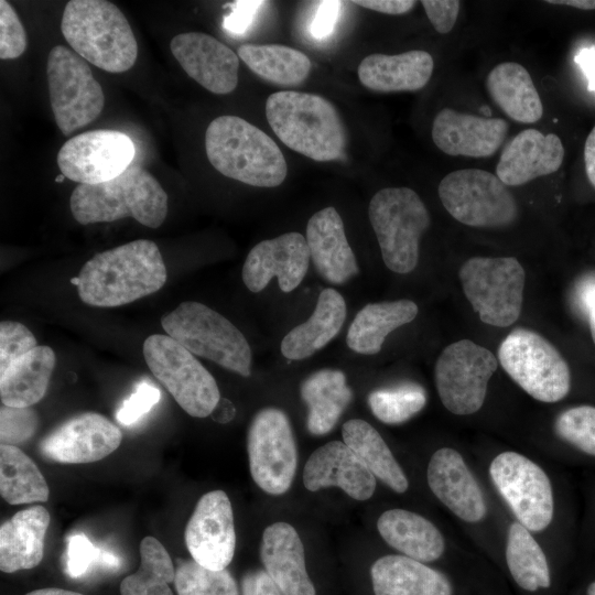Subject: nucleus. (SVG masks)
<instances>
[{
    "label": "nucleus",
    "mask_w": 595,
    "mask_h": 595,
    "mask_svg": "<svg viewBox=\"0 0 595 595\" xmlns=\"http://www.w3.org/2000/svg\"><path fill=\"white\" fill-rule=\"evenodd\" d=\"M171 52L185 73L214 94H229L238 84L239 57L214 36L202 32L175 35Z\"/></svg>",
    "instance_id": "aec40b11"
},
{
    "label": "nucleus",
    "mask_w": 595,
    "mask_h": 595,
    "mask_svg": "<svg viewBox=\"0 0 595 595\" xmlns=\"http://www.w3.org/2000/svg\"><path fill=\"white\" fill-rule=\"evenodd\" d=\"M363 8L374 10L380 13L399 15L411 11L416 1L412 0H359L353 1Z\"/></svg>",
    "instance_id": "6e6d98bb"
},
{
    "label": "nucleus",
    "mask_w": 595,
    "mask_h": 595,
    "mask_svg": "<svg viewBox=\"0 0 595 595\" xmlns=\"http://www.w3.org/2000/svg\"><path fill=\"white\" fill-rule=\"evenodd\" d=\"M249 469L253 482L264 493L285 494L298 467V448L288 415L267 407L252 418L247 435Z\"/></svg>",
    "instance_id": "ddd939ff"
},
{
    "label": "nucleus",
    "mask_w": 595,
    "mask_h": 595,
    "mask_svg": "<svg viewBox=\"0 0 595 595\" xmlns=\"http://www.w3.org/2000/svg\"><path fill=\"white\" fill-rule=\"evenodd\" d=\"M554 429L561 439L595 456V407L565 410L556 418Z\"/></svg>",
    "instance_id": "37998d69"
},
{
    "label": "nucleus",
    "mask_w": 595,
    "mask_h": 595,
    "mask_svg": "<svg viewBox=\"0 0 595 595\" xmlns=\"http://www.w3.org/2000/svg\"><path fill=\"white\" fill-rule=\"evenodd\" d=\"M434 68L433 57L422 50L396 55L370 54L358 66L360 83L375 91H413L423 88Z\"/></svg>",
    "instance_id": "cd10ccee"
},
{
    "label": "nucleus",
    "mask_w": 595,
    "mask_h": 595,
    "mask_svg": "<svg viewBox=\"0 0 595 595\" xmlns=\"http://www.w3.org/2000/svg\"><path fill=\"white\" fill-rule=\"evenodd\" d=\"M368 216L386 267L409 273L419 261L420 239L430 227V213L409 187H387L369 202Z\"/></svg>",
    "instance_id": "0eeeda50"
},
{
    "label": "nucleus",
    "mask_w": 595,
    "mask_h": 595,
    "mask_svg": "<svg viewBox=\"0 0 595 595\" xmlns=\"http://www.w3.org/2000/svg\"><path fill=\"white\" fill-rule=\"evenodd\" d=\"M489 473L523 527L529 531H541L550 524L553 518L552 487L540 466L516 452H504L493 459Z\"/></svg>",
    "instance_id": "2eb2a0df"
},
{
    "label": "nucleus",
    "mask_w": 595,
    "mask_h": 595,
    "mask_svg": "<svg viewBox=\"0 0 595 595\" xmlns=\"http://www.w3.org/2000/svg\"><path fill=\"white\" fill-rule=\"evenodd\" d=\"M501 118H486L444 108L432 123V140L452 156L487 158L497 152L508 132Z\"/></svg>",
    "instance_id": "412c9836"
},
{
    "label": "nucleus",
    "mask_w": 595,
    "mask_h": 595,
    "mask_svg": "<svg viewBox=\"0 0 595 595\" xmlns=\"http://www.w3.org/2000/svg\"><path fill=\"white\" fill-rule=\"evenodd\" d=\"M82 225L132 217L149 228L160 227L167 215V194L158 180L139 165L98 184H79L69 201Z\"/></svg>",
    "instance_id": "20e7f679"
},
{
    "label": "nucleus",
    "mask_w": 595,
    "mask_h": 595,
    "mask_svg": "<svg viewBox=\"0 0 595 595\" xmlns=\"http://www.w3.org/2000/svg\"><path fill=\"white\" fill-rule=\"evenodd\" d=\"M428 484L436 498L462 520L477 522L485 517L480 487L457 451L443 447L432 455Z\"/></svg>",
    "instance_id": "b1692460"
},
{
    "label": "nucleus",
    "mask_w": 595,
    "mask_h": 595,
    "mask_svg": "<svg viewBox=\"0 0 595 595\" xmlns=\"http://www.w3.org/2000/svg\"><path fill=\"white\" fill-rule=\"evenodd\" d=\"M375 595H452L441 572L405 555H385L370 569Z\"/></svg>",
    "instance_id": "c85d7f7f"
},
{
    "label": "nucleus",
    "mask_w": 595,
    "mask_h": 595,
    "mask_svg": "<svg viewBox=\"0 0 595 595\" xmlns=\"http://www.w3.org/2000/svg\"><path fill=\"white\" fill-rule=\"evenodd\" d=\"M136 147L118 130H89L68 139L57 153L61 173L79 184H98L120 175L132 163Z\"/></svg>",
    "instance_id": "dca6fc26"
},
{
    "label": "nucleus",
    "mask_w": 595,
    "mask_h": 595,
    "mask_svg": "<svg viewBox=\"0 0 595 595\" xmlns=\"http://www.w3.org/2000/svg\"><path fill=\"white\" fill-rule=\"evenodd\" d=\"M266 116L275 136L290 149L314 161L339 159L346 132L334 105L324 97L281 90L266 102Z\"/></svg>",
    "instance_id": "7ed1b4c3"
},
{
    "label": "nucleus",
    "mask_w": 595,
    "mask_h": 595,
    "mask_svg": "<svg viewBox=\"0 0 595 595\" xmlns=\"http://www.w3.org/2000/svg\"><path fill=\"white\" fill-rule=\"evenodd\" d=\"M37 345L33 333L22 323L3 321L0 324V371Z\"/></svg>",
    "instance_id": "a18cd8bd"
},
{
    "label": "nucleus",
    "mask_w": 595,
    "mask_h": 595,
    "mask_svg": "<svg viewBox=\"0 0 595 595\" xmlns=\"http://www.w3.org/2000/svg\"><path fill=\"white\" fill-rule=\"evenodd\" d=\"M205 149L220 174L257 187H275L288 174L278 144L261 129L237 116H220L207 127Z\"/></svg>",
    "instance_id": "f03ea898"
},
{
    "label": "nucleus",
    "mask_w": 595,
    "mask_h": 595,
    "mask_svg": "<svg viewBox=\"0 0 595 595\" xmlns=\"http://www.w3.org/2000/svg\"><path fill=\"white\" fill-rule=\"evenodd\" d=\"M306 242L315 269L327 282L343 284L358 274L357 259L334 207H325L309 219Z\"/></svg>",
    "instance_id": "393cba45"
},
{
    "label": "nucleus",
    "mask_w": 595,
    "mask_h": 595,
    "mask_svg": "<svg viewBox=\"0 0 595 595\" xmlns=\"http://www.w3.org/2000/svg\"><path fill=\"white\" fill-rule=\"evenodd\" d=\"M0 494L10 505L44 502L50 489L41 470L18 446H0Z\"/></svg>",
    "instance_id": "4c0bfd02"
},
{
    "label": "nucleus",
    "mask_w": 595,
    "mask_h": 595,
    "mask_svg": "<svg viewBox=\"0 0 595 595\" xmlns=\"http://www.w3.org/2000/svg\"><path fill=\"white\" fill-rule=\"evenodd\" d=\"M161 398L160 390L151 383H139L131 396L123 401L117 412V420L123 425H131L148 413Z\"/></svg>",
    "instance_id": "09e8293b"
},
{
    "label": "nucleus",
    "mask_w": 595,
    "mask_h": 595,
    "mask_svg": "<svg viewBox=\"0 0 595 595\" xmlns=\"http://www.w3.org/2000/svg\"><path fill=\"white\" fill-rule=\"evenodd\" d=\"M458 278L482 322L506 327L519 318L526 272L516 258H469L461 266Z\"/></svg>",
    "instance_id": "6e6552de"
},
{
    "label": "nucleus",
    "mask_w": 595,
    "mask_h": 595,
    "mask_svg": "<svg viewBox=\"0 0 595 595\" xmlns=\"http://www.w3.org/2000/svg\"><path fill=\"white\" fill-rule=\"evenodd\" d=\"M166 277L156 244L138 239L96 253L72 282L84 303L116 307L159 291Z\"/></svg>",
    "instance_id": "f257e3e1"
},
{
    "label": "nucleus",
    "mask_w": 595,
    "mask_h": 595,
    "mask_svg": "<svg viewBox=\"0 0 595 595\" xmlns=\"http://www.w3.org/2000/svg\"><path fill=\"white\" fill-rule=\"evenodd\" d=\"M426 17L436 32L446 34L455 25L461 2L456 0H422Z\"/></svg>",
    "instance_id": "8fccbe9b"
},
{
    "label": "nucleus",
    "mask_w": 595,
    "mask_h": 595,
    "mask_svg": "<svg viewBox=\"0 0 595 595\" xmlns=\"http://www.w3.org/2000/svg\"><path fill=\"white\" fill-rule=\"evenodd\" d=\"M588 80V90L595 93V50L585 47L574 57Z\"/></svg>",
    "instance_id": "4d7b16f0"
},
{
    "label": "nucleus",
    "mask_w": 595,
    "mask_h": 595,
    "mask_svg": "<svg viewBox=\"0 0 595 595\" xmlns=\"http://www.w3.org/2000/svg\"><path fill=\"white\" fill-rule=\"evenodd\" d=\"M238 57L262 79L280 85L296 86L310 74V58L295 48L279 44H244Z\"/></svg>",
    "instance_id": "e433bc0d"
},
{
    "label": "nucleus",
    "mask_w": 595,
    "mask_h": 595,
    "mask_svg": "<svg viewBox=\"0 0 595 595\" xmlns=\"http://www.w3.org/2000/svg\"><path fill=\"white\" fill-rule=\"evenodd\" d=\"M426 403L424 389L416 383H402L369 393L372 414L383 423L399 424L420 412Z\"/></svg>",
    "instance_id": "a19ab883"
},
{
    "label": "nucleus",
    "mask_w": 595,
    "mask_h": 595,
    "mask_svg": "<svg viewBox=\"0 0 595 595\" xmlns=\"http://www.w3.org/2000/svg\"><path fill=\"white\" fill-rule=\"evenodd\" d=\"M574 304L587 317L595 344V275H588L578 282L574 293Z\"/></svg>",
    "instance_id": "864d4df0"
},
{
    "label": "nucleus",
    "mask_w": 595,
    "mask_h": 595,
    "mask_svg": "<svg viewBox=\"0 0 595 595\" xmlns=\"http://www.w3.org/2000/svg\"><path fill=\"white\" fill-rule=\"evenodd\" d=\"M241 595H283L266 570L247 572L241 578Z\"/></svg>",
    "instance_id": "5fc2aeb1"
},
{
    "label": "nucleus",
    "mask_w": 595,
    "mask_h": 595,
    "mask_svg": "<svg viewBox=\"0 0 595 595\" xmlns=\"http://www.w3.org/2000/svg\"><path fill=\"white\" fill-rule=\"evenodd\" d=\"M210 416L219 423H227L235 416V408L229 400L220 398Z\"/></svg>",
    "instance_id": "bf43d9fd"
},
{
    "label": "nucleus",
    "mask_w": 595,
    "mask_h": 595,
    "mask_svg": "<svg viewBox=\"0 0 595 595\" xmlns=\"http://www.w3.org/2000/svg\"><path fill=\"white\" fill-rule=\"evenodd\" d=\"M377 529L392 548L413 560L432 562L444 552L442 533L426 518L405 509H390L380 515Z\"/></svg>",
    "instance_id": "7c9ffc66"
},
{
    "label": "nucleus",
    "mask_w": 595,
    "mask_h": 595,
    "mask_svg": "<svg viewBox=\"0 0 595 595\" xmlns=\"http://www.w3.org/2000/svg\"><path fill=\"white\" fill-rule=\"evenodd\" d=\"M144 360L154 377L191 416L206 418L220 400L212 374L169 335L153 334L143 343Z\"/></svg>",
    "instance_id": "9d476101"
},
{
    "label": "nucleus",
    "mask_w": 595,
    "mask_h": 595,
    "mask_svg": "<svg viewBox=\"0 0 595 595\" xmlns=\"http://www.w3.org/2000/svg\"><path fill=\"white\" fill-rule=\"evenodd\" d=\"M506 560L511 576L526 591L550 586V571L545 554L529 530L513 522L508 530Z\"/></svg>",
    "instance_id": "58836bf2"
},
{
    "label": "nucleus",
    "mask_w": 595,
    "mask_h": 595,
    "mask_svg": "<svg viewBox=\"0 0 595 595\" xmlns=\"http://www.w3.org/2000/svg\"><path fill=\"white\" fill-rule=\"evenodd\" d=\"M303 485L310 491L338 487L353 499L364 501L374 495L376 477L344 442L331 441L310 455Z\"/></svg>",
    "instance_id": "4be33fe9"
},
{
    "label": "nucleus",
    "mask_w": 595,
    "mask_h": 595,
    "mask_svg": "<svg viewBox=\"0 0 595 595\" xmlns=\"http://www.w3.org/2000/svg\"><path fill=\"white\" fill-rule=\"evenodd\" d=\"M166 334L193 355L249 377L252 353L244 334L207 305L186 301L161 318Z\"/></svg>",
    "instance_id": "423d86ee"
},
{
    "label": "nucleus",
    "mask_w": 595,
    "mask_h": 595,
    "mask_svg": "<svg viewBox=\"0 0 595 595\" xmlns=\"http://www.w3.org/2000/svg\"><path fill=\"white\" fill-rule=\"evenodd\" d=\"M264 3V1H236L231 6V12L224 18V28L232 34H244Z\"/></svg>",
    "instance_id": "603ef678"
},
{
    "label": "nucleus",
    "mask_w": 595,
    "mask_h": 595,
    "mask_svg": "<svg viewBox=\"0 0 595 595\" xmlns=\"http://www.w3.org/2000/svg\"><path fill=\"white\" fill-rule=\"evenodd\" d=\"M316 11L310 23V34L317 41L329 37L339 18L343 2L336 0L316 3Z\"/></svg>",
    "instance_id": "3c124183"
},
{
    "label": "nucleus",
    "mask_w": 595,
    "mask_h": 595,
    "mask_svg": "<svg viewBox=\"0 0 595 595\" xmlns=\"http://www.w3.org/2000/svg\"><path fill=\"white\" fill-rule=\"evenodd\" d=\"M122 440L120 429L97 412L74 415L50 433L39 444L47 459L63 464H86L100 461L115 452Z\"/></svg>",
    "instance_id": "a211bd4d"
},
{
    "label": "nucleus",
    "mask_w": 595,
    "mask_h": 595,
    "mask_svg": "<svg viewBox=\"0 0 595 595\" xmlns=\"http://www.w3.org/2000/svg\"><path fill=\"white\" fill-rule=\"evenodd\" d=\"M547 3L569 6L581 10H594L595 0H548Z\"/></svg>",
    "instance_id": "052dcab7"
},
{
    "label": "nucleus",
    "mask_w": 595,
    "mask_h": 595,
    "mask_svg": "<svg viewBox=\"0 0 595 595\" xmlns=\"http://www.w3.org/2000/svg\"><path fill=\"white\" fill-rule=\"evenodd\" d=\"M343 442L368 469L396 493L408 489V479L379 432L361 419H351L342 426Z\"/></svg>",
    "instance_id": "c9c22d12"
},
{
    "label": "nucleus",
    "mask_w": 595,
    "mask_h": 595,
    "mask_svg": "<svg viewBox=\"0 0 595 595\" xmlns=\"http://www.w3.org/2000/svg\"><path fill=\"white\" fill-rule=\"evenodd\" d=\"M56 363L54 350L36 346L0 371L2 404L26 408L45 396Z\"/></svg>",
    "instance_id": "2f4dec72"
},
{
    "label": "nucleus",
    "mask_w": 595,
    "mask_h": 595,
    "mask_svg": "<svg viewBox=\"0 0 595 595\" xmlns=\"http://www.w3.org/2000/svg\"><path fill=\"white\" fill-rule=\"evenodd\" d=\"M46 72L51 108L64 136L89 125L101 113L102 88L82 56L56 45L48 53Z\"/></svg>",
    "instance_id": "f8f14e48"
},
{
    "label": "nucleus",
    "mask_w": 595,
    "mask_h": 595,
    "mask_svg": "<svg viewBox=\"0 0 595 595\" xmlns=\"http://www.w3.org/2000/svg\"><path fill=\"white\" fill-rule=\"evenodd\" d=\"M64 178H65V176L61 173V174L55 178V181L61 183V182H63Z\"/></svg>",
    "instance_id": "0e129e2a"
},
{
    "label": "nucleus",
    "mask_w": 595,
    "mask_h": 595,
    "mask_svg": "<svg viewBox=\"0 0 595 595\" xmlns=\"http://www.w3.org/2000/svg\"><path fill=\"white\" fill-rule=\"evenodd\" d=\"M584 163L587 178L595 187V126L588 133L585 141Z\"/></svg>",
    "instance_id": "13d9d810"
},
{
    "label": "nucleus",
    "mask_w": 595,
    "mask_h": 595,
    "mask_svg": "<svg viewBox=\"0 0 595 595\" xmlns=\"http://www.w3.org/2000/svg\"><path fill=\"white\" fill-rule=\"evenodd\" d=\"M28 46L25 30L12 8L6 1H0V58L14 60L21 56Z\"/></svg>",
    "instance_id": "49530a36"
},
{
    "label": "nucleus",
    "mask_w": 595,
    "mask_h": 595,
    "mask_svg": "<svg viewBox=\"0 0 595 595\" xmlns=\"http://www.w3.org/2000/svg\"><path fill=\"white\" fill-rule=\"evenodd\" d=\"M260 559L283 595H316L306 571L302 540L290 523L274 522L264 529Z\"/></svg>",
    "instance_id": "a878e982"
},
{
    "label": "nucleus",
    "mask_w": 595,
    "mask_h": 595,
    "mask_svg": "<svg viewBox=\"0 0 595 595\" xmlns=\"http://www.w3.org/2000/svg\"><path fill=\"white\" fill-rule=\"evenodd\" d=\"M437 192L448 214L469 227H505L518 218V203L508 186L485 170L453 171L442 178Z\"/></svg>",
    "instance_id": "9b49d317"
},
{
    "label": "nucleus",
    "mask_w": 595,
    "mask_h": 595,
    "mask_svg": "<svg viewBox=\"0 0 595 595\" xmlns=\"http://www.w3.org/2000/svg\"><path fill=\"white\" fill-rule=\"evenodd\" d=\"M587 595H595V582H593L587 588Z\"/></svg>",
    "instance_id": "e2e57ef3"
},
{
    "label": "nucleus",
    "mask_w": 595,
    "mask_h": 595,
    "mask_svg": "<svg viewBox=\"0 0 595 595\" xmlns=\"http://www.w3.org/2000/svg\"><path fill=\"white\" fill-rule=\"evenodd\" d=\"M140 558L139 569L121 581L120 595H173L170 584L175 570L164 545L154 537H144Z\"/></svg>",
    "instance_id": "ea45409f"
},
{
    "label": "nucleus",
    "mask_w": 595,
    "mask_h": 595,
    "mask_svg": "<svg viewBox=\"0 0 595 595\" xmlns=\"http://www.w3.org/2000/svg\"><path fill=\"white\" fill-rule=\"evenodd\" d=\"M104 550L96 548L84 534L71 536L66 549V573L79 577L95 563L102 565Z\"/></svg>",
    "instance_id": "de8ad7c7"
},
{
    "label": "nucleus",
    "mask_w": 595,
    "mask_h": 595,
    "mask_svg": "<svg viewBox=\"0 0 595 595\" xmlns=\"http://www.w3.org/2000/svg\"><path fill=\"white\" fill-rule=\"evenodd\" d=\"M494 102L512 120L534 123L543 116V105L529 72L519 63L495 66L486 78Z\"/></svg>",
    "instance_id": "473e14b6"
},
{
    "label": "nucleus",
    "mask_w": 595,
    "mask_h": 595,
    "mask_svg": "<svg viewBox=\"0 0 595 595\" xmlns=\"http://www.w3.org/2000/svg\"><path fill=\"white\" fill-rule=\"evenodd\" d=\"M498 359L510 378L542 402H556L570 391L571 372L560 351L540 334L523 327L501 342Z\"/></svg>",
    "instance_id": "1a4fd4ad"
},
{
    "label": "nucleus",
    "mask_w": 595,
    "mask_h": 595,
    "mask_svg": "<svg viewBox=\"0 0 595 595\" xmlns=\"http://www.w3.org/2000/svg\"><path fill=\"white\" fill-rule=\"evenodd\" d=\"M418 312V305L405 299L368 303L353 320L346 344L355 353L375 355L380 351L387 335L413 321Z\"/></svg>",
    "instance_id": "f704fd0d"
},
{
    "label": "nucleus",
    "mask_w": 595,
    "mask_h": 595,
    "mask_svg": "<svg viewBox=\"0 0 595 595\" xmlns=\"http://www.w3.org/2000/svg\"><path fill=\"white\" fill-rule=\"evenodd\" d=\"M300 392L309 409L307 431L316 436L334 429L353 397L345 374L328 368L310 375L302 382Z\"/></svg>",
    "instance_id": "72a5a7b5"
},
{
    "label": "nucleus",
    "mask_w": 595,
    "mask_h": 595,
    "mask_svg": "<svg viewBox=\"0 0 595 595\" xmlns=\"http://www.w3.org/2000/svg\"><path fill=\"white\" fill-rule=\"evenodd\" d=\"M25 595H83L80 593L63 589V588H55V587H47V588H40L32 592H29Z\"/></svg>",
    "instance_id": "680f3d73"
},
{
    "label": "nucleus",
    "mask_w": 595,
    "mask_h": 595,
    "mask_svg": "<svg viewBox=\"0 0 595 595\" xmlns=\"http://www.w3.org/2000/svg\"><path fill=\"white\" fill-rule=\"evenodd\" d=\"M174 585L177 595H240L227 569L213 571L194 560H177Z\"/></svg>",
    "instance_id": "79ce46f5"
},
{
    "label": "nucleus",
    "mask_w": 595,
    "mask_h": 595,
    "mask_svg": "<svg viewBox=\"0 0 595 595\" xmlns=\"http://www.w3.org/2000/svg\"><path fill=\"white\" fill-rule=\"evenodd\" d=\"M346 318V303L335 289H324L307 321L296 325L282 339V355L292 360L309 358L329 343Z\"/></svg>",
    "instance_id": "c756f323"
},
{
    "label": "nucleus",
    "mask_w": 595,
    "mask_h": 595,
    "mask_svg": "<svg viewBox=\"0 0 595 595\" xmlns=\"http://www.w3.org/2000/svg\"><path fill=\"white\" fill-rule=\"evenodd\" d=\"M61 31L75 53L106 72H127L137 61L138 44L133 31L112 2L68 1Z\"/></svg>",
    "instance_id": "39448f33"
},
{
    "label": "nucleus",
    "mask_w": 595,
    "mask_h": 595,
    "mask_svg": "<svg viewBox=\"0 0 595 595\" xmlns=\"http://www.w3.org/2000/svg\"><path fill=\"white\" fill-rule=\"evenodd\" d=\"M48 510L40 505L15 512L0 527V570L14 573L37 566L44 555Z\"/></svg>",
    "instance_id": "bb28decb"
},
{
    "label": "nucleus",
    "mask_w": 595,
    "mask_h": 595,
    "mask_svg": "<svg viewBox=\"0 0 595 595\" xmlns=\"http://www.w3.org/2000/svg\"><path fill=\"white\" fill-rule=\"evenodd\" d=\"M498 363L487 348L469 339L446 346L439 356L434 375L443 405L458 415L477 412Z\"/></svg>",
    "instance_id": "4468645a"
},
{
    "label": "nucleus",
    "mask_w": 595,
    "mask_h": 595,
    "mask_svg": "<svg viewBox=\"0 0 595 595\" xmlns=\"http://www.w3.org/2000/svg\"><path fill=\"white\" fill-rule=\"evenodd\" d=\"M184 540L192 560L199 565L213 571L229 565L236 549V531L231 502L224 490L208 491L198 499Z\"/></svg>",
    "instance_id": "f3484780"
},
{
    "label": "nucleus",
    "mask_w": 595,
    "mask_h": 595,
    "mask_svg": "<svg viewBox=\"0 0 595 595\" xmlns=\"http://www.w3.org/2000/svg\"><path fill=\"white\" fill-rule=\"evenodd\" d=\"M563 159L564 147L555 133L524 129L502 149L496 175L507 186H519L556 172Z\"/></svg>",
    "instance_id": "5701e85b"
},
{
    "label": "nucleus",
    "mask_w": 595,
    "mask_h": 595,
    "mask_svg": "<svg viewBox=\"0 0 595 595\" xmlns=\"http://www.w3.org/2000/svg\"><path fill=\"white\" fill-rule=\"evenodd\" d=\"M306 239L300 232H286L258 242L242 266V281L251 292L262 291L273 277L288 293L300 285L310 263Z\"/></svg>",
    "instance_id": "6ab92c4d"
},
{
    "label": "nucleus",
    "mask_w": 595,
    "mask_h": 595,
    "mask_svg": "<svg viewBox=\"0 0 595 595\" xmlns=\"http://www.w3.org/2000/svg\"><path fill=\"white\" fill-rule=\"evenodd\" d=\"M40 424L37 412L31 408H15L1 404L0 442L1 445L18 446L31 440Z\"/></svg>",
    "instance_id": "c03bdc74"
}]
</instances>
